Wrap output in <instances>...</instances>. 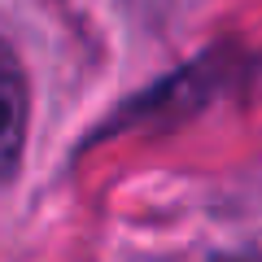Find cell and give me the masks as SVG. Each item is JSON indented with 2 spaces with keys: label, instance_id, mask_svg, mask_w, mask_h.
I'll return each mask as SVG.
<instances>
[{
  "label": "cell",
  "instance_id": "obj_1",
  "mask_svg": "<svg viewBox=\"0 0 262 262\" xmlns=\"http://www.w3.org/2000/svg\"><path fill=\"white\" fill-rule=\"evenodd\" d=\"M22 140H27V75L18 53L0 39V179L18 170Z\"/></svg>",
  "mask_w": 262,
  "mask_h": 262
},
{
  "label": "cell",
  "instance_id": "obj_2",
  "mask_svg": "<svg viewBox=\"0 0 262 262\" xmlns=\"http://www.w3.org/2000/svg\"><path fill=\"white\" fill-rule=\"evenodd\" d=\"M219 262H262V253H227V258H219Z\"/></svg>",
  "mask_w": 262,
  "mask_h": 262
}]
</instances>
